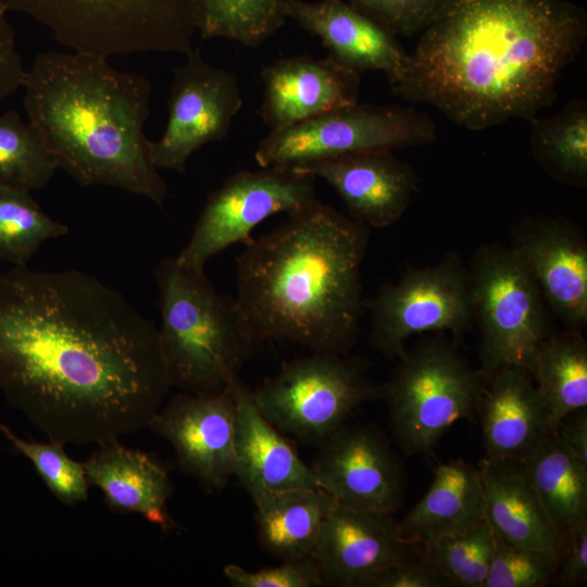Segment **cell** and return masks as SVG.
Masks as SVG:
<instances>
[{
	"instance_id": "1",
	"label": "cell",
	"mask_w": 587,
	"mask_h": 587,
	"mask_svg": "<svg viewBox=\"0 0 587 587\" xmlns=\"http://www.w3.org/2000/svg\"><path fill=\"white\" fill-rule=\"evenodd\" d=\"M171 388L158 327L117 289L73 268L0 273V390L48 440H120Z\"/></svg>"
},
{
	"instance_id": "2",
	"label": "cell",
	"mask_w": 587,
	"mask_h": 587,
	"mask_svg": "<svg viewBox=\"0 0 587 587\" xmlns=\"http://www.w3.org/2000/svg\"><path fill=\"white\" fill-rule=\"evenodd\" d=\"M586 37V11L565 0H446L390 88L470 130L530 121Z\"/></svg>"
},
{
	"instance_id": "3",
	"label": "cell",
	"mask_w": 587,
	"mask_h": 587,
	"mask_svg": "<svg viewBox=\"0 0 587 587\" xmlns=\"http://www.w3.org/2000/svg\"><path fill=\"white\" fill-rule=\"evenodd\" d=\"M367 237L369 227L315 199L245 243L234 298L255 344L345 354L359 330Z\"/></svg>"
},
{
	"instance_id": "4",
	"label": "cell",
	"mask_w": 587,
	"mask_h": 587,
	"mask_svg": "<svg viewBox=\"0 0 587 587\" xmlns=\"http://www.w3.org/2000/svg\"><path fill=\"white\" fill-rule=\"evenodd\" d=\"M22 88L27 121L59 170L82 186L117 188L163 208L167 184L143 132L152 90L147 77L102 55L49 50L26 70Z\"/></svg>"
},
{
	"instance_id": "5",
	"label": "cell",
	"mask_w": 587,
	"mask_h": 587,
	"mask_svg": "<svg viewBox=\"0 0 587 587\" xmlns=\"http://www.w3.org/2000/svg\"><path fill=\"white\" fill-rule=\"evenodd\" d=\"M154 278L158 333L172 388L210 394L228 387L257 345L235 298L218 292L204 270L176 257L162 259Z\"/></svg>"
},
{
	"instance_id": "6",
	"label": "cell",
	"mask_w": 587,
	"mask_h": 587,
	"mask_svg": "<svg viewBox=\"0 0 587 587\" xmlns=\"http://www.w3.org/2000/svg\"><path fill=\"white\" fill-rule=\"evenodd\" d=\"M25 14L71 51L110 58L141 52L182 53L198 36L196 0H0Z\"/></svg>"
},
{
	"instance_id": "7",
	"label": "cell",
	"mask_w": 587,
	"mask_h": 587,
	"mask_svg": "<svg viewBox=\"0 0 587 587\" xmlns=\"http://www.w3.org/2000/svg\"><path fill=\"white\" fill-rule=\"evenodd\" d=\"M399 358L382 387L390 428L407 454L428 453L454 422L471 419L490 379L444 341L424 342Z\"/></svg>"
},
{
	"instance_id": "8",
	"label": "cell",
	"mask_w": 587,
	"mask_h": 587,
	"mask_svg": "<svg viewBox=\"0 0 587 587\" xmlns=\"http://www.w3.org/2000/svg\"><path fill=\"white\" fill-rule=\"evenodd\" d=\"M261 414L280 433L319 446L360 404L382 398L365 364L344 354L313 352L295 359L252 390Z\"/></svg>"
},
{
	"instance_id": "9",
	"label": "cell",
	"mask_w": 587,
	"mask_h": 587,
	"mask_svg": "<svg viewBox=\"0 0 587 587\" xmlns=\"http://www.w3.org/2000/svg\"><path fill=\"white\" fill-rule=\"evenodd\" d=\"M474 320L480 330V370L489 377L507 366L529 374L548 337L541 292L513 248L486 246L470 274Z\"/></svg>"
},
{
	"instance_id": "10",
	"label": "cell",
	"mask_w": 587,
	"mask_h": 587,
	"mask_svg": "<svg viewBox=\"0 0 587 587\" xmlns=\"http://www.w3.org/2000/svg\"><path fill=\"white\" fill-rule=\"evenodd\" d=\"M437 137L434 122L414 108L360 104L271 129L259 142L260 167H286L369 151L425 145Z\"/></svg>"
},
{
	"instance_id": "11",
	"label": "cell",
	"mask_w": 587,
	"mask_h": 587,
	"mask_svg": "<svg viewBox=\"0 0 587 587\" xmlns=\"http://www.w3.org/2000/svg\"><path fill=\"white\" fill-rule=\"evenodd\" d=\"M314 179L276 166L235 173L208 196L177 261L204 270L212 257L229 246L247 243L252 230L267 217L289 214L313 202Z\"/></svg>"
},
{
	"instance_id": "12",
	"label": "cell",
	"mask_w": 587,
	"mask_h": 587,
	"mask_svg": "<svg viewBox=\"0 0 587 587\" xmlns=\"http://www.w3.org/2000/svg\"><path fill=\"white\" fill-rule=\"evenodd\" d=\"M365 305L371 345L388 357H400L415 334L462 335L474 320L470 277L454 258L408 271L398 282L383 285Z\"/></svg>"
},
{
	"instance_id": "13",
	"label": "cell",
	"mask_w": 587,
	"mask_h": 587,
	"mask_svg": "<svg viewBox=\"0 0 587 587\" xmlns=\"http://www.w3.org/2000/svg\"><path fill=\"white\" fill-rule=\"evenodd\" d=\"M241 107L236 76L211 65L195 47L173 68L167 122L161 137L152 141L155 166L184 173L196 151L226 137Z\"/></svg>"
},
{
	"instance_id": "14",
	"label": "cell",
	"mask_w": 587,
	"mask_h": 587,
	"mask_svg": "<svg viewBox=\"0 0 587 587\" xmlns=\"http://www.w3.org/2000/svg\"><path fill=\"white\" fill-rule=\"evenodd\" d=\"M310 467L339 507L391 515L402 505L403 465L374 427L342 425L319 445Z\"/></svg>"
},
{
	"instance_id": "15",
	"label": "cell",
	"mask_w": 587,
	"mask_h": 587,
	"mask_svg": "<svg viewBox=\"0 0 587 587\" xmlns=\"http://www.w3.org/2000/svg\"><path fill=\"white\" fill-rule=\"evenodd\" d=\"M235 413L230 385L210 394L179 391L148 427L171 444L182 471L212 492L234 476Z\"/></svg>"
},
{
	"instance_id": "16",
	"label": "cell",
	"mask_w": 587,
	"mask_h": 587,
	"mask_svg": "<svg viewBox=\"0 0 587 587\" xmlns=\"http://www.w3.org/2000/svg\"><path fill=\"white\" fill-rule=\"evenodd\" d=\"M290 170L325 180L340 196L352 218L369 228L396 223L417 190L414 170L386 150L324 159Z\"/></svg>"
},
{
	"instance_id": "17",
	"label": "cell",
	"mask_w": 587,
	"mask_h": 587,
	"mask_svg": "<svg viewBox=\"0 0 587 587\" xmlns=\"http://www.w3.org/2000/svg\"><path fill=\"white\" fill-rule=\"evenodd\" d=\"M398 522L389 514L335 505L312 552L323 584L369 587L383 570L410 552Z\"/></svg>"
},
{
	"instance_id": "18",
	"label": "cell",
	"mask_w": 587,
	"mask_h": 587,
	"mask_svg": "<svg viewBox=\"0 0 587 587\" xmlns=\"http://www.w3.org/2000/svg\"><path fill=\"white\" fill-rule=\"evenodd\" d=\"M286 20L317 37L328 55L359 74L378 71L391 86L408 67L409 53L391 32L345 0H285Z\"/></svg>"
},
{
	"instance_id": "19",
	"label": "cell",
	"mask_w": 587,
	"mask_h": 587,
	"mask_svg": "<svg viewBox=\"0 0 587 587\" xmlns=\"http://www.w3.org/2000/svg\"><path fill=\"white\" fill-rule=\"evenodd\" d=\"M263 100L260 115L276 129L358 102L360 74L328 54L282 58L261 73Z\"/></svg>"
},
{
	"instance_id": "20",
	"label": "cell",
	"mask_w": 587,
	"mask_h": 587,
	"mask_svg": "<svg viewBox=\"0 0 587 587\" xmlns=\"http://www.w3.org/2000/svg\"><path fill=\"white\" fill-rule=\"evenodd\" d=\"M513 249L554 312L569 325L587 321V246L574 227L555 218L522 224Z\"/></svg>"
},
{
	"instance_id": "21",
	"label": "cell",
	"mask_w": 587,
	"mask_h": 587,
	"mask_svg": "<svg viewBox=\"0 0 587 587\" xmlns=\"http://www.w3.org/2000/svg\"><path fill=\"white\" fill-rule=\"evenodd\" d=\"M477 410L485 459L521 465L557 432L529 373L517 366L496 372Z\"/></svg>"
},
{
	"instance_id": "22",
	"label": "cell",
	"mask_w": 587,
	"mask_h": 587,
	"mask_svg": "<svg viewBox=\"0 0 587 587\" xmlns=\"http://www.w3.org/2000/svg\"><path fill=\"white\" fill-rule=\"evenodd\" d=\"M230 388L236 408L234 476L250 498L271 491L319 487L311 467L258 410L252 390L239 377Z\"/></svg>"
},
{
	"instance_id": "23",
	"label": "cell",
	"mask_w": 587,
	"mask_h": 587,
	"mask_svg": "<svg viewBox=\"0 0 587 587\" xmlns=\"http://www.w3.org/2000/svg\"><path fill=\"white\" fill-rule=\"evenodd\" d=\"M83 463L90 485L101 489L112 509L140 514L163 532L179 527L167 510L171 478L147 453L115 440L99 445Z\"/></svg>"
},
{
	"instance_id": "24",
	"label": "cell",
	"mask_w": 587,
	"mask_h": 587,
	"mask_svg": "<svg viewBox=\"0 0 587 587\" xmlns=\"http://www.w3.org/2000/svg\"><path fill=\"white\" fill-rule=\"evenodd\" d=\"M477 467L462 461L439 464L425 496L398 523L411 546L464 533L485 520Z\"/></svg>"
},
{
	"instance_id": "25",
	"label": "cell",
	"mask_w": 587,
	"mask_h": 587,
	"mask_svg": "<svg viewBox=\"0 0 587 587\" xmlns=\"http://www.w3.org/2000/svg\"><path fill=\"white\" fill-rule=\"evenodd\" d=\"M478 471L485 517L495 536L513 545L559 553L561 539L530 487L522 465L484 458Z\"/></svg>"
},
{
	"instance_id": "26",
	"label": "cell",
	"mask_w": 587,
	"mask_h": 587,
	"mask_svg": "<svg viewBox=\"0 0 587 587\" xmlns=\"http://www.w3.org/2000/svg\"><path fill=\"white\" fill-rule=\"evenodd\" d=\"M251 499L260 545L283 561L312 555L325 519L336 505L320 487L264 492Z\"/></svg>"
},
{
	"instance_id": "27",
	"label": "cell",
	"mask_w": 587,
	"mask_h": 587,
	"mask_svg": "<svg viewBox=\"0 0 587 587\" xmlns=\"http://www.w3.org/2000/svg\"><path fill=\"white\" fill-rule=\"evenodd\" d=\"M521 465L562 546L587 525V464L554 432Z\"/></svg>"
},
{
	"instance_id": "28",
	"label": "cell",
	"mask_w": 587,
	"mask_h": 587,
	"mask_svg": "<svg viewBox=\"0 0 587 587\" xmlns=\"http://www.w3.org/2000/svg\"><path fill=\"white\" fill-rule=\"evenodd\" d=\"M530 374L555 428L566 414L587 408V346L576 333L548 336Z\"/></svg>"
},
{
	"instance_id": "29",
	"label": "cell",
	"mask_w": 587,
	"mask_h": 587,
	"mask_svg": "<svg viewBox=\"0 0 587 587\" xmlns=\"http://www.w3.org/2000/svg\"><path fill=\"white\" fill-rule=\"evenodd\" d=\"M533 155L555 179L582 186L587 179V105L582 99L560 112L530 120Z\"/></svg>"
},
{
	"instance_id": "30",
	"label": "cell",
	"mask_w": 587,
	"mask_h": 587,
	"mask_svg": "<svg viewBox=\"0 0 587 587\" xmlns=\"http://www.w3.org/2000/svg\"><path fill=\"white\" fill-rule=\"evenodd\" d=\"M198 35L257 48L284 25L285 0H196Z\"/></svg>"
},
{
	"instance_id": "31",
	"label": "cell",
	"mask_w": 587,
	"mask_h": 587,
	"mask_svg": "<svg viewBox=\"0 0 587 587\" xmlns=\"http://www.w3.org/2000/svg\"><path fill=\"white\" fill-rule=\"evenodd\" d=\"M67 233L68 227L43 212L30 191L0 184V260L27 266L45 241Z\"/></svg>"
},
{
	"instance_id": "32",
	"label": "cell",
	"mask_w": 587,
	"mask_h": 587,
	"mask_svg": "<svg viewBox=\"0 0 587 587\" xmlns=\"http://www.w3.org/2000/svg\"><path fill=\"white\" fill-rule=\"evenodd\" d=\"M58 164L37 130L16 111L0 115V184L28 191L45 188Z\"/></svg>"
},
{
	"instance_id": "33",
	"label": "cell",
	"mask_w": 587,
	"mask_h": 587,
	"mask_svg": "<svg viewBox=\"0 0 587 587\" xmlns=\"http://www.w3.org/2000/svg\"><path fill=\"white\" fill-rule=\"evenodd\" d=\"M495 544V533L485 519L464 533L422 544V553L447 579L449 587H483Z\"/></svg>"
},
{
	"instance_id": "34",
	"label": "cell",
	"mask_w": 587,
	"mask_h": 587,
	"mask_svg": "<svg viewBox=\"0 0 587 587\" xmlns=\"http://www.w3.org/2000/svg\"><path fill=\"white\" fill-rule=\"evenodd\" d=\"M0 433L34 464L47 488L61 503L74 505L87 500L90 483L84 463L73 460L64 445L51 440H25L3 423H0Z\"/></svg>"
},
{
	"instance_id": "35",
	"label": "cell",
	"mask_w": 587,
	"mask_h": 587,
	"mask_svg": "<svg viewBox=\"0 0 587 587\" xmlns=\"http://www.w3.org/2000/svg\"><path fill=\"white\" fill-rule=\"evenodd\" d=\"M558 562V552L522 547L496 537L483 587L548 586L554 582Z\"/></svg>"
},
{
	"instance_id": "36",
	"label": "cell",
	"mask_w": 587,
	"mask_h": 587,
	"mask_svg": "<svg viewBox=\"0 0 587 587\" xmlns=\"http://www.w3.org/2000/svg\"><path fill=\"white\" fill-rule=\"evenodd\" d=\"M394 35L421 34L446 0H346Z\"/></svg>"
},
{
	"instance_id": "37",
	"label": "cell",
	"mask_w": 587,
	"mask_h": 587,
	"mask_svg": "<svg viewBox=\"0 0 587 587\" xmlns=\"http://www.w3.org/2000/svg\"><path fill=\"white\" fill-rule=\"evenodd\" d=\"M224 575L234 587H317L324 585L313 555L285 560L280 565L259 571H247L236 564H227L224 567Z\"/></svg>"
},
{
	"instance_id": "38",
	"label": "cell",
	"mask_w": 587,
	"mask_h": 587,
	"mask_svg": "<svg viewBox=\"0 0 587 587\" xmlns=\"http://www.w3.org/2000/svg\"><path fill=\"white\" fill-rule=\"evenodd\" d=\"M369 587H449V584L423 553L409 552L377 574Z\"/></svg>"
},
{
	"instance_id": "39",
	"label": "cell",
	"mask_w": 587,
	"mask_h": 587,
	"mask_svg": "<svg viewBox=\"0 0 587 587\" xmlns=\"http://www.w3.org/2000/svg\"><path fill=\"white\" fill-rule=\"evenodd\" d=\"M0 4V99L23 87L26 70L17 51L15 32Z\"/></svg>"
},
{
	"instance_id": "40",
	"label": "cell",
	"mask_w": 587,
	"mask_h": 587,
	"mask_svg": "<svg viewBox=\"0 0 587 587\" xmlns=\"http://www.w3.org/2000/svg\"><path fill=\"white\" fill-rule=\"evenodd\" d=\"M587 582V525L566 539L559 552L554 582L574 587Z\"/></svg>"
},
{
	"instance_id": "41",
	"label": "cell",
	"mask_w": 587,
	"mask_h": 587,
	"mask_svg": "<svg viewBox=\"0 0 587 587\" xmlns=\"http://www.w3.org/2000/svg\"><path fill=\"white\" fill-rule=\"evenodd\" d=\"M557 434L565 446L587 464V408L577 409L563 416Z\"/></svg>"
}]
</instances>
